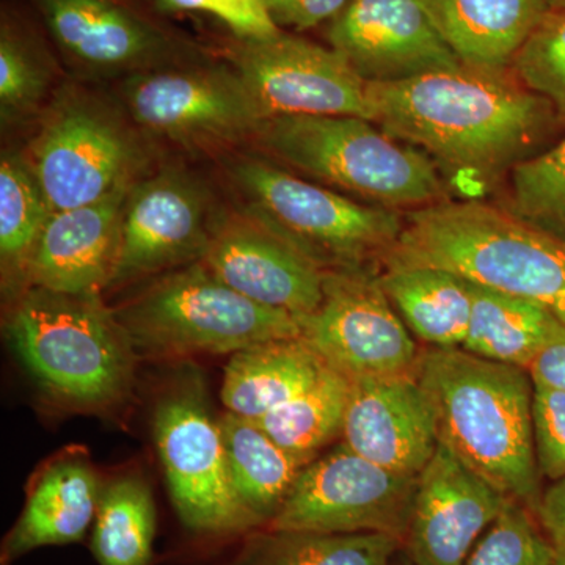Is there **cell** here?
Returning a JSON list of instances; mask_svg holds the SVG:
<instances>
[{
	"instance_id": "obj_1",
	"label": "cell",
	"mask_w": 565,
	"mask_h": 565,
	"mask_svg": "<svg viewBox=\"0 0 565 565\" xmlns=\"http://www.w3.org/2000/svg\"><path fill=\"white\" fill-rule=\"evenodd\" d=\"M373 121L393 139L460 173L489 174L527 159L561 121L511 70L460 65L373 84Z\"/></svg>"
},
{
	"instance_id": "obj_2",
	"label": "cell",
	"mask_w": 565,
	"mask_h": 565,
	"mask_svg": "<svg viewBox=\"0 0 565 565\" xmlns=\"http://www.w3.org/2000/svg\"><path fill=\"white\" fill-rule=\"evenodd\" d=\"M416 379L438 444L531 511L541 503L533 435L534 384L525 367L455 349H423Z\"/></svg>"
},
{
	"instance_id": "obj_3",
	"label": "cell",
	"mask_w": 565,
	"mask_h": 565,
	"mask_svg": "<svg viewBox=\"0 0 565 565\" xmlns=\"http://www.w3.org/2000/svg\"><path fill=\"white\" fill-rule=\"evenodd\" d=\"M7 337L41 392L65 411L111 414L131 396L139 355L99 291L29 286Z\"/></svg>"
},
{
	"instance_id": "obj_4",
	"label": "cell",
	"mask_w": 565,
	"mask_h": 565,
	"mask_svg": "<svg viewBox=\"0 0 565 565\" xmlns=\"http://www.w3.org/2000/svg\"><path fill=\"white\" fill-rule=\"evenodd\" d=\"M385 262L440 267L544 305L565 326V241L514 212L478 200H446L411 211Z\"/></svg>"
},
{
	"instance_id": "obj_5",
	"label": "cell",
	"mask_w": 565,
	"mask_h": 565,
	"mask_svg": "<svg viewBox=\"0 0 565 565\" xmlns=\"http://www.w3.org/2000/svg\"><path fill=\"white\" fill-rule=\"evenodd\" d=\"M360 117H278L258 128L275 158L313 180L386 210L446 202L433 159Z\"/></svg>"
},
{
	"instance_id": "obj_6",
	"label": "cell",
	"mask_w": 565,
	"mask_h": 565,
	"mask_svg": "<svg viewBox=\"0 0 565 565\" xmlns=\"http://www.w3.org/2000/svg\"><path fill=\"white\" fill-rule=\"evenodd\" d=\"M115 316L137 355L150 359L234 353L303 334L299 318L253 302L202 263L167 275Z\"/></svg>"
},
{
	"instance_id": "obj_7",
	"label": "cell",
	"mask_w": 565,
	"mask_h": 565,
	"mask_svg": "<svg viewBox=\"0 0 565 565\" xmlns=\"http://www.w3.org/2000/svg\"><path fill=\"white\" fill-rule=\"evenodd\" d=\"M234 174L264 226L323 273L384 264L405 228L399 211L355 202L270 163L243 161Z\"/></svg>"
},
{
	"instance_id": "obj_8",
	"label": "cell",
	"mask_w": 565,
	"mask_h": 565,
	"mask_svg": "<svg viewBox=\"0 0 565 565\" xmlns=\"http://www.w3.org/2000/svg\"><path fill=\"white\" fill-rule=\"evenodd\" d=\"M154 440L174 509L189 530L233 534L262 525L234 490L221 424L199 374L178 375L162 394Z\"/></svg>"
},
{
	"instance_id": "obj_9",
	"label": "cell",
	"mask_w": 565,
	"mask_h": 565,
	"mask_svg": "<svg viewBox=\"0 0 565 565\" xmlns=\"http://www.w3.org/2000/svg\"><path fill=\"white\" fill-rule=\"evenodd\" d=\"M418 476L393 473L353 452L343 441L305 467L273 533L388 534L403 541Z\"/></svg>"
},
{
	"instance_id": "obj_10",
	"label": "cell",
	"mask_w": 565,
	"mask_h": 565,
	"mask_svg": "<svg viewBox=\"0 0 565 565\" xmlns=\"http://www.w3.org/2000/svg\"><path fill=\"white\" fill-rule=\"evenodd\" d=\"M316 313L302 338L327 366L348 379L416 375L423 349L394 310L379 274L326 270Z\"/></svg>"
},
{
	"instance_id": "obj_11",
	"label": "cell",
	"mask_w": 565,
	"mask_h": 565,
	"mask_svg": "<svg viewBox=\"0 0 565 565\" xmlns=\"http://www.w3.org/2000/svg\"><path fill=\"white\" fill-rule=\"evenodd\" d=\"M234 65L263 121L302 115L373 121L371 82L333 47L280 32L273 39L243 41Z\"/></svg>"
},
{
	"instance_id": "obj_12",
	"label": "cell",
	"mask_w": 565,
	"mask_h": 565,
	"mask_svg": "<svg viewBox=\"0 0 565 565\" xmlns=\"http://www.w3.org/2000/svg\"><path fill=\"white\" fill-rule=\"evenodd\" d=\"M136 150L128 136L90 104H66L35 145L33 167L52 214L98 203L128 188Z\"/></svg>"
},
{
	"instance_id": "obj_13",
	"label": "cell",
	"mask_w": 565,
	"mask_h": 565,
	"mask_svg": "<svg viewBox=\"0 0 565 565\" xmlns=\"http://www.w3.org/2000/svg\"><path fill=\"white\" fill-rule=\"evenodd\" d=\"M327 35L333 50L373 84L462 65L424 0H349Z\"/></svg>"
},
{
	"instance_id": "obj_14",
	"label": "cell",
	"mask_w": 565,
	"mask_h": 565,
	"mask_svg": "<svg viewBox=\"0 0 565 565\" xmlns=\"http://www.w3.org/2000/svg\"><path fill=\"white\" fill-rule=\"evenodd\" d=\"M509 500L438 444L418 475L405 555L414 565H463Z\"/></svg>"
},
{
	"instance_id": "obj_15",
	"label": "cell",
	"mask_w": 565,
	"mask_h": 565,
	"mask_svg": "<svg viewBox=\"0 0 565 565\" xmlns=\"http://www.w3.org/2000/svg\"><path fill=\"white\" fill-rule=\"evenodd\" d=\"M134 118L181 141H215L258 131L263 118L237 74L167 71L129 84Z\"/></svg>"
},
{
	"instance_id": "obj_16",
	"label": "cell",
	"mask_w": 565,
	"mask_h": 565,
	"mask_svg": "<svg viewBox=\"0 0 565 565\" xmlns=\"http://www.w3.org/2000/svg\"><path fill=\"white\" fill-rule=\"evenodd\" d=\"M207 239L206 200L192 181L169 173L143 182L126 202L117 262L107 286L202 258Z\"/></svg>"
},
{
	"instance_id": "obj_17",
	"label": "cell",
	"mask_w": 565,
	"mask_h": 565,
	"mask_svg": "<svg viewBox=\"0 0 565 565\" xmlns=\"http://www.w3.org/2000/svg\"><path fill=\"white\" fill-rule=\"evenodd\" d=\"M202 264L234 291L300 322L322 302L321 267L267 226H225L207 239Z\"/></svg>"
},
{
	"instance_id": "obj_18",
	"label": "cell",
	"mask_w": 565,
	"mask_h": 565,
	"mask_svg": "<svg viewBox=\"0 0 565 565\" xmlns=\"http://www.w3.org/2000/svg\"><path fill=\"white\" fill-rule=\"evenodd\" d=\"M341 438L385 470L422 473L437 451L438 437L416 375L352 379Z\"/></svg>"
},
{
	"instance_id": "obj_19",
	"label": "cell",
	"mask_w": 565,
	"mask_h": 565,
	"mask_svg": "<svg viewBox=\"0 0 565 565\" xmlns=\"http://www.w3.org/2000/svg\"><path fill=\"white\" fill-rule=\"evenodd\" d=\"M128 196L125 188L102 202L51 214L33 248L29 286L66 294L107 288Z\"/></svg>"
},
{
	"instance_id": "obj_20",
	"label": "cell",
	"mask_w": 565,
	"mask_h": 565,
	"mask_svg": "<svg viewBox=\"0 0 565 565\" xmlns=\"http://www.w3.org/2000/svg\"><path fill=\"white\" fill-rule=\"evenodd\" d=\"M102 489L84 448L52 456L31 479L24 509L3 542V563L41 546L79 542L96 519Z\"/></svg>"
},
{
	"instance_id": "obj_21",
	"label": "cell",
	"mask_w": 565,
	"mask_h": 565,
	"mask_svg": "<svg viewBox=\"0 0 565 565\" xmlns=\"http://www.w3.org/2000/svg\"><path fill=\"white\" fill-rule=\"evenodd\" d=\"M52 36L92 68L118 70L161 55L167 40L114 0H33Z\"/></svg>"
},
{
	"instance_id": "obj_22",
	"label": "cell",
	"mask_w": 565,
	"mask_h": 565,
	"mask_svg": "<svg viewBox=\"0 0 565 565\" xmlns=\"http://www.w3.org/2000/svg\"><path fill=\"white\" fill-rule=\"evenodd\" d=\"M434 24L460 63L505 71L548 11L546 0H424Z\"/></svg>"
},
{
	"instance_id": "obj_23",
	"label": "cell",
	"mask_w": 565,
	"mask_h": 565,
	"mask_svg": "<svg viewBox=\"0 0 565 565\" xmlns=\"http://www.w3.org/2000/svg\"><path fill=\"white\" fill-rule=\"evenodd\" d=\"M382 266L379 281L411 333L427 348H462L473 305L471 281L426 264Z\"/></svg>"
},
{
	"instance_id": "obj_24",
	"label": "cell",
	"mask_w": 565,
	"mask_h": 565,
	"mask_svg": "<svg viewBox=\"0 0 565 565\" xmlns=\"http://www.w3.org/2000/svg\"><path fill=\"white\" fill-rule=\"evenodd\" d=\"M326 366L302 337L250 345L233 353L222 403L232 414L258 422L310 388Z\"/></svg>"
},
{
	"instance_id": "obj_25",
	"label": "cell",
	"mask_w": 565,
	"mask_h": 565,
	"mask_svg": "<svg viewBox=\"0 0 565 565\" xmlns=\"http://www.w3.org/2000/svg\"><path fill=\"white\" fill-rule=\"evenodd\" d=\"M218 424L237 498L262 525L270 523L316 457L281 448L255 419L226 412Z\"/></svg>"
},
{
	"instance_id": "obj_26",
	"label": "cell",
	"mask_w": 565,
	"mask_h": 565,
	"mask_svg": "<svg viewBox=\"0 0 565 565\" xmlns=\"http://www.w3.org/2000/svg\"><path fill=\"white\" fill-rule=\"evenodd\" d=\"M473 305L463 351L492 362L527 367L565 326L544 305L471 282Z\"/></svg>"
},
{
	"instance_id": "obj_27",
	"label": "cell",
	"mask_w": 565,
	"mask_h": 565,
	"mask_svg": "<svg viewBox=\"0 0 565 565\" xmlns=\"http://www.w3.org/2000/svg\"><path fill=\"white\" fill-rule=\"evenodd\" d=\"M156 534L151 489L137 475L103 484L92 550L99 565H148Z\"/></svg>"
},
{
	"instance_id": "obj_28",
	"label": "cell",
	"mask_w": 565,
	"mask_h": 565,
	"mask_svg": "<svg viewBox=\"0 0 565 565\" xmlns=\"http://www.w3.org/2000/svg\"><path fill=\"white\" fill-rule=\"evenodd\" d=\"M351 381L326 366L318 381L262 419L259 426L294 455L318 457L343 435Z\"/></svg>"
},
{
	"instance_id": "obj_29",
	"label": "cell",
	"mask_w": 565,
	"mask_h": 565,
	"mask_svg": "<svg viewBox=\"0 0 565 565\" xmlns=\"http://www.w3.org/2000/svg\"><path fill=\"white\" fill-rule=\"evenodd\" d=\"M31 167L13 156L0 163V255L3 278L28 280L29 263L47 218L51 217Z\"/></svg>"
},
{
	"instance_id": "obj_30",
	"label": "cell",
	"mask_w": 565,
	"mask_h": 565,
	"mask_svg": "<svg viewBox=\"0 0 565 565\" xmlns=\"http://www.w3.org/2000/svg\"><path fill=\"white\" fill-rule=\"evenodd\" d=\"M403 546L379 533H273L252 565H392Z\"/></svg>"
},
{
	"instance_id": "obj_31",
	"label": "cell",
	"mask_w": 565,
	"mask_h": 565,
	"mask_svg": "<svg viewBox=\"0 0 565 565\" xmlns=\"http://www.w3.org/2000/svg\"><path fill=\"white\" fill-rule=\"evenodd\" d=\"M511 185L516 217L565 241V136L542 154L516 163Z\"/></svg>"
},
{
	"instance_id": "obj_32",
	"label": "cell",
	"mask_w": 565,
	"mask_h": 565,
	"mask_svg": "<svg viewBox=\"0 0 565 565\" xmlns=\"http://www.w3.org/2000/svg\"><path fill=\"white\" fill-rule=\"evenodd\" d=\"M556 556L534 512L509 500L463 565H555Z\"/></svg>"
},
{
	"instance_id": "obj_33",
	"label": "cell",
	"mask_w": 565,
	"mask_h": 565,
	"mask_svg": "<svg viewBox=\"0 0 565 565\" xmlns=\"http://www.w3.org/2000/svg\"><path fill=\"white\" fill-rule=\"evenodd\" d=\"M509 70L527 90L552 103L565 122V10L546 11L515 52Z\"/></svg>"
},
{
	"instance_id": "obj_34",
	"label": "cell",
	"mask_w": 565,
	"mask_h": 565,
	"mask_svg": "<svg viewBox=\"0 0 565 565\" xmlns=\"http://www.w3.org/2000/svg\"><path fill=\"white\" fill-rule=\"evenodd\" d=\"M533 435L542 478H565V392L534 385Z\"/></svg>"
},
{
	"instance_id": "obj_35",
	"label": "cell",
	"mask_w": 565,
	"mask_h": 565,
	"mask_svg": "<svg viewBox=\"0 0 565 565\" xmlns=\"http://www.w3.org/2000/svg\"><path fill=\"white\" fill-rule=\"evenodd\" d=\"M43 87V74L39 66L3 22L0 35V104L3 114L31 106L39 99Z\"/></svg>"
},
{
	"instance_id": "obj_36",
	"label": "cell",
	"mask_w": 565,
	"mask_h": 565,
	"mask_svg": "<svg viewBox=\"0 0 565 565\" xmlns=\"http://www.w3.org/2000/svg\"><path fill=\"white\" fill-rule=\"evenodd\" d=\"M167 11H200L217 18L243 41L267 40L281 29L263 0H158Z\"/></svg>"
},
{
	"instance_id": "obj_37",
	"label": "cell",
	"mask_w": 565,
	"mask_h": 565,
	"mask_svg": "<svg viewBox=\"0 0 565 565\" xmlns=\"http://www.w3.org/2000/svg\"><path fill=\"white\" fill-rule=\"evenodd\" d=\"M278 28L308 31L322 22H332L349 0H263Z\"/></svg>"
},
{
	"instance_id": "obj_38",
	"label": "cell",
	"mask_w": 565,
	"mask_h": 565,
	"mask_svg": "<svg viewBox=\"0 0 565 565\" xmlns=\"http://www.w3.org/2000/svg\"><path fill=\"white\" fill-rule=\"evenodd\" d=\"M535 516L555 545L556 552L565 553V478L553 482V486L542 493Z\"/></svg>"
},
{
	"instance_id": "obj_39",
	"label": "cell",
	"mask_w": 565,
	"mask_h": 565,
	"mask_svg": "<svg viewBox=\"0 0 565 565\" xmlns=\"http://www.w3.org/2000/svg\"><path fill=\"white\" fill-rule=\"evenodd\" d=\"M527 373L534 385L565 392V333L535 356Z\"/></svg>"
},
{
	"instance_id": "obj_40",
	"label": "cell",
	"mask_w": 565,
	"mask_h": 565,
	"mask_svg": "<svg viewBox=\"0 0 565 565\" xmlns=\"http://www.w3.org/2000/svg\"><path fill=\"white\" fill-rule=\"evenodd\" d=\"M548 9L552 10H565V0H546Z\"/></svg>"
},
{
	"instance_id": "obj_41",
	"label": "cell",
	"mask_w": 565,
	"mask_h": 565,
	"mask_svg": "<svg viewBox=\"0 0 565 565\" xmlns=\"http://www.w3.org/2000/svg\"><path fill=\"white\" fill-rule=\"evenodd\" d=\"M392 565H414L412 561L408 559L407 555H399L394 557Z\"/></svg>"
},
{
	"instance_id": "obj_42",
	"label": "cell",
	"mask_w": 565,
	"mask_h": 565,
	"mask_svg": "<svg viewBox=\"0 0 565 565\" xmlns=\"http://www.w3.org/2000/svg\"><path fill=\"white\" fill-rule=\"evenodd\" d=\"M555 565H565V553H557Z\"/></svg>"
}]
</instances>
